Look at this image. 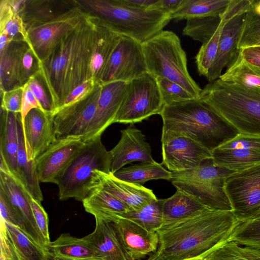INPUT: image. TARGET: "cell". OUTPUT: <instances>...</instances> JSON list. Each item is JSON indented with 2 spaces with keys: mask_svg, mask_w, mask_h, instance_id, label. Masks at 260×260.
<instances>
[{
  "mask_svg": "<svg viewBox=\"0 0 260 260\" xmlns=\"http://www.w3.org/2000/svg\"><path fill=\"white\" fill-rule=\"evenodd\" d=\"M164 107L156 79L149 73L127 83L114 123L134 124L160 114Z\"/></svg>",
  "mask_w": 260,
  "mask_h": 260,
  "instance_id": "obj_9",
  "label": "cell"
},
{
  "mask_svg": "<svg viewBox=\"0 0 260 260\" xmlns=\"http://www.w3.org/2000/svg\"><path fill=\"white\" fill-rule=\"evenodd\" d=\"M112 224L129 260H142L157 250L159 241L156 232L148 231L122 217Z\"/></svg>",
  "mask_w": 260,
  "mask_h": 260,
  "instance_id": "obj_17",
  "label": "cell"
},
{
  "mask_svg": "<svg viewBox=\"0 0 260 260\" xmlns=\"http://www.w3.org/2000/svg\"><path fill=\"white\" fill-rule=\"evenodd\" d=\"M156 81L164 106L196 99L180 85L163 78Z\"/></svg>",
  "mask_w": 260,
  "mask_h": 260,
  "instance_id": "obj_43",
  "label": "cell"
},
{
  "mask_svg": "<svg viewBox=\"0 0 260 260\" xmlns=\"http://www.w3.org/2000/svg\"><path fill=\"white\" fill-rule=\"evenodd\" d=\"M12 40H13L7 35L1 33L0 36V51L4 50Z\"/></svg>",
  "mask_w": 260,
  "mask_h": 260,
  "instance_id": "obj_57",
  "label": "cell"
},
{
  "mask_svg": "<svg viewBox=\"0 0 260 260\" xmlns=\"http://www.w3.org/2000/svg\"><path fill=\"white\" fill-rule=\"evenodd\" d=\"M34 108H40L41 109V106L33 93L28 86L25 84L23 86V93L20 112L22 123L24 122L25 117L28 112Z\"/></svg>",
  "mask_w": 260,
  "mask_h": 260,
  "instance_id": "obj_52",
  "label": "cell"
},
{
  "mask_svg": "<svg viewBox=\"0 0 260 260\" xmlns=\"http://www.w3.org/2000/svg\"><path fill=\"white\" fill-rule=\"evenodd\" d=\"M23 86L6 91L1 93L2 109L13 113H20Z\"/></svg>",
  "mask_w": 260,
  "mask_h": 260,
  "instance_id": "obj_47",
  "label": "cell"
},
{
  "mask_svg": "<svg viewBox=\"0 0 260 260\" xmlns=\"http://www.w3.org/2000/svg\"><path fill=\"white\" fill-rule=\"evenodd\" d=\"M160 200L161 227L174 224L210 209L192 196L179 189L171 197Z\"/></svg>",
  "mask_w": 260,
  "mask_h": 260,
  "instance_id": "obj_31",
  "label": "cell"
},
{
  "mask_svg": "<svg viewBox=\"0 0 260 260\" xmlns=\"http://www.w3.org/2000/svg\"><path fill=\"white\" fill-rule=\"evenodd\" d=\"M260 46V15L251 9L245 13L238 49Z\"/></svg>",
  "mask_w": 260,
  "mask_h": 260,
  "instance_id": "obj_42",
  "label": "cell"
},
{
  "mask_svg": "<svg viewBox=\"0 0 260 260\" xmlns=\"http://www.w3.org/2000/svg\"><path fill=\"white\" fill-rule=\"evenodd\" d=\"M85 143L82 138L57 139L35 159L39 181L57 184L60 177Z\"/></svg>",
  "mask_w": 260,
  "mask_h": 260,
  "instance_id": "obj_16",
  "label": "cell"
},
{
  "mask_svg": "<svg viewBox=\"0 0 260 260\" xmlns=\"http://www.w3.org/2000/svg\"><path fill=\"white\" fill-rule=\"evenodd\" d=\"M22 68L24 77L26 82L32 76L39 74V61L30 46L24 53Z\"/></svg>",
  "mask_w": 260,
  "mask_h": 260,
  "instance_id": "obj_51",
  "label": "cell"
},
{
  "mask_svg": "<svg viewBox=\"0 0 260 260\" xmlns=\"http://www.w3.org/2000/svg\"><path fill=\"white\" fill-rule=\"evenodd\" d=\"M79 5L78 0H25L18 14L27 30L55 19Z\"/></svg>",
  "mask_w": 260,
  "mask_h": 260,
  "instance_id": "obj_27",
  "label": "cell"
},
{
  "mask_svg": "<svg viewBox=\"0 0 260 260\" xmlns=\"http://www.w3.org/2000/svg\"><path fill=\"white\" fill-rule=\"evenodd\" d=\"M162 132L185 135L212 151L239 132L200 99L164 106Z\"/></svg>",
  "mask_w": 260,
  "mask_h": 260,
  "instance_id": "obj_3",
  "label": "cell"
},
{
  "mask_svg": "<svg viewBox=\"0 0 260 260\" xmlns=\"http://www.w3.org/2000/svg\"><path fill=\"white\" fill-rule=\"evenodd\" d=\"M89 14L79 4L78 6L55 19L28 29V45L39 62L46 59L61 39Z\"/></svg>",
  "mask_w": 260,
  "mask_h": 260,
  "instance_id": "obj_11",
  "label": "cell"
},
{
  "mask_svg": "<svg viewBox=\"0 0 260 260\" xmlns=\"http://www.w3.org/2000/svg\"><path fill=\"white\" fill-rule=\"evenodd\" d=\"M251 9L256 14L260 15V1L253 0Z\"/></svg>",
  "mask_w": 260,
  "mask_h": 260,
  "instance_id": "obj_59",
  "label": "cell"
},
{
  "mask_svg": "<svg viewBox=\"0 0 260 260\" xmlns=\"http://www.w3.org/2000/svg\"><path fill=\"white\" fill-rule=\"evenodd\" d=\"M85 142L58 180L61 201L73 198L82 202L94 187L95 171L111 172V154L103 144L101 136Z\"/></svg>",
  "mask_w": 260,
  "mask_h": 260,
  "instance_id": "obj_7",
  "label": "cell"
},
{
  "mask_svg": "<svg viewBox=\"0 0 260 260\" xmlns=\"http://www.w3.org/2000/svg\"><path fill=\"white\" fill-rule=\"evenodd\" d=\"M233 172L215 165L211 158L194 168L171 172L170 181L177 189L192 196L210 209L232 211L224 182Z\"/></svg>",
  "mask_w": 260,
  "mask_h": 260,
  "instance_id": "obj_8",
  "label": "cell"
},
{
  "mask_svg": "<svg viewBox=\"0 0 260 260\" xmlns=\"http://www.w3.org/2000/svg\"><path fill=\"white\" fill-rule=\"evenodd\" d=\"M183 1L184 0H158L155 9L161 10L171 15L180 8Z\"/></svg>",
  "mask_w": 260,
  "mask_h": 260,
  "instance_id": "obj_55",
  "label": "cell"
},
{
  "mask_svg": "<svg viewBox=\"0 0 260 260\" xmlns=\"http://www.w3.org/2000/svg\"><path fill=\"white\" fill-rule=\"evenodd\" d=\"M0 189L8 197L24 225V233L48 251V245L35 221L27 198V190L21 182L10 173L0 171Z\"/></svg>",
  "mask_w": 260,
  "mask_h": 260,
  "instance_id": "obj_20",
  "label": "cell"
},
{
  "mask_svg": "<svg viewBox=\"0 0 260 260\" xmlns=\"http://www.w3.org/2000/svg\"><path fill=\"white\" fill-rule=\"evenodd\" d=\"M231 0H184L180 8L171 15L176 21L206 17H219Z\"/></svg>",
  "mask_w": 260,
  "mask_h": 260,
  "instance_id": "obj_36",
  "label": "cell"
},
{
  "mask_svg": "<svg viewBox=\"0 0 260 260\" xmlns=\"http://www.w3.org/2000/svg\"><path fill=\"white\" fill-rule=\"evenodd\" d=\"M94 231L84 239L103 260H129L117 237L112 222L95 220Z\"/></svg>",
  "mask_w": 260,
  "mask_h": 260,
  "instance_id": "obj_30",
  "label": "cell"
},
{
  "mask_svg": "<svg viewBox=\"0 0 260 260\" xmlns=\"http://www.w3.org/2000/svg\"><path fill=\"white\" fill-rule=\"evenodd\" d=\"M244 14L237 15L224 25L220 38L217 54L206 77L209 83L220 77L238 55V43L241 32Z\"/></svg>",
  "mask_w": 260,
  "mask_h": 260,
  "instance_id": "obj_23",
  "label": "cell"
},
{
  "mask_svg": "<svg viewBox=\"0 0 260 260\" xmlns=\"http://www.w3.org/2000/svg\"><path fill=\"white\" fill-rule=\"evenodd\" d=\"M94 185L101 186L131 210H137L157 199L151 189L142 185L126 182L111 172L95 171Z\"/></svg>",
  "mask_w": 260,
  "mask_h": 260,
  "instance_id": "obj_21",
  "label": "cell"
},
{
  "mask_svg": "<svg viewBox=\"0 0 260 260\" xmlns=\"http://www.w3.org/2000/svg\"><path fill=\"white\" fill-rule=\"evenodd\" d=\"M161 164L172 172L189 170L212 158L211 151L182 134L162 132Z\"/></svg>",
  "mask_w": 260,
  "mask_h": 260,
  "instance_id": "obj_14",
  "label": "cell"
},
{
  "mask_svg": "<svg viewBox=\"0 0 260 260\" xmlns=\"http://www.w3.org/2000/svg\"><path fill=\"white\" fill-rule=\"evenodd\" d=\"M113 175L121 180L140 185L151 180L162 179L171 181L172 177L171 172L156 161L153 163L141 162L122 168Z\"/></svg>",
  "mask_w": 260,
  "mask_h": 260,
  "instance_id": "obj_37",
  "label": "cell"
},
{
  "mask_svg": "<svg viewBox=\"0 0 260 260\" xmlns=\"http://www.w3.org/2000/svg\"><path fill=\"white\" fill-rule=\"evenodd\" d=\"M110 151L112 156L111 172L113 174L124 166L135 161L155 162L144 135L133 124L121 130L119 142Z\"/></svg>",
  "mask_w": 260,
  "mask_h": 260,
  "instance_id": "obj_18",
  "label": "cell"
},
{
  "mask_svg": "<svg viewBox=\"0 0 260 260\" xmlns=\"http://www.w3.org/2000/svg\"><path fill=\"white\" fill-rule=\"evenodd\" d=\"M211 154L215 165L234 171L260 164V137L239 134Z\"/></svg>",
  "mask_w": 260,
  "mask_h": 260,
  "instance_id": "obj_15",
  "label": "cell"
},
{
  "mask_svg": "<svg viewBox=\"0 0 260 260\" xmlns=\"http://www.w3.org/2000/svg\"><path fill=\"white\" fill-rule=\"evenodd\" d=\"M92 16L94 27L90 71L91 79L95 82L100 83L106 66L121 36L111 30L98 17Z\"/></svg>",
  "mask_w": 260,
  "mask_h": 260,
  "instance_id": "obj_24",
  "label": "cell"
},
{
  "mask_svg": "<svg viewBox=\"0 0 260 260\" xmlns=\"http://www.w3.org/2000/svg\"><path fill=\"white\" fill-rule=\"evenodd\" d=\"M27 195L36 223L49 247L51 241L48 229V215L41 205V203L34 199L28 191Z\"/></svg>",
  "mask_w": 260,
  "mask_h": 260,
  "instance_id": "obj_45",
  "label": "cell"
},
{
  "mask_svg": "<svg viewBox=\"0 0 260 260\" xmlns=\"http://www.w3.org/2000/svg\"><path fill=\"white\" fill-rule=\"evenodd\" d=\"M199 99L240 134L260 136V93L218 79Z\"/></svg>",
  "mask_w": 260,
  "mask_h": 260,
  "instance_id": "obj_4",
  "label": "cell"
},
{
  "mask_svg": "<svg viewBox=\"0 0 260 260\" xmlns=\"http://www.w3.org/2000/svg\"><path fill=\"white\" fill-rule=\"evenodd\" d=\"M253 0H231L224 12L220 15V21L212 37L202 44L195 57L199 74L206 77L216 57L223 28L233 17L248 11Z\"/></svg>",
  "mask_w": 260,
  "mask_h": 260,
  "instance_id": "obj_26",
  "label": "cell"
},
{
  "mask_svg": "<svg viewBox=\"0 0 260 260\" xmlns=\"http://www.w3.org/2000/svg\"><path fill=\"white\" fill-rule=\"evenodd\" d=\"M224 190L240 222L257 217L260 214V164L232 172L226 178Z\"/></svg>",
  "mask_w": 260,
  "mask_h": 260,
  "instance_id": "obj_10",
  "label": "cell"
},
{
  "mask_svg": "<svg viewBox=\"0 0 260 260\" xmlns=\"http://www.w3.org/2000/svg\"><path fill=\"white\" fill-rule=\"evenodd\" d=\"M240 222L232 211L208 209L156 231L167 260H202L229 241Z\"/></svg>",
  "mask_w": 260,
  "mask_h": 260,
  "instance_id": "obj_2",
  "label": "cell"
},
{
  "mask_svg": "<svg viewBox=\"0 0 260 260\" xmlns=\"http://www.w3.org/2000/svg\"><path fill=\"white\" fill-rule=\"evenodd\" d=\"M202 260H260V249L242 246L229 240L213 250Z\"/></svg>",
  "mask_w": 260,
  "mask_h": 260,
  "instance_id": "obj_39",
  "label": "cell"
},
{
  "mask_svg": "<svg viewBox=\"0 0 260 260\" xmlns=\"http://www.w3.org/2000/svg\"><path fill=\"white\" fill-rule=\"evenodd\" d=\"M122 218L129 219L150 232H156L162 224L161 202L155 199L137 210L124 213Z\"/></svg>",
  "mask_w": 260,
  "mask_h": 260,
  "instance_id": "obj_38",
  "label": "cell"
},
{
  "mask_svg": "<svg viewBox=\"0 0 260 260\" xmlns=\"http://www.w3.org/2000/svg\"><path fill=\"white\" fill-rule=\"evenodd\" d=\"M29 47L23 40H12L0 51L1 93L23 87L26 83L22 68V58Z\"/></svg>",
  "mask_w": 260,
  "mask_h": 260,
  "instance_id": "obj_25",
  "label": "cell"
},
{
  "mask_svg": "<svg viewBox=\"0 0 260 260\" xmlns=\"http://www.w3.org/2000/svg\"><path fill=\"white\" fill-rule=\"evenodd\" d=\"M239 52L246 61L260 68V46L246 48Z\"/></svg>",
  "mask_w": 260,
  "mask_h": 260,
  "instance_id": "obj_54",
  "label": "cell"
},
{
  "mask_svg": "<svg viewBox=\"0 0 260 260\" xmlns=\"http://www.w3.org/2000/svg\"><path fill=\"white\" fill-rule=\"evenodd\" d=\"M89 13L98 17L116 34L143 43L169 23L171 15L159 10L139 9L122 0H78Z\"/></svg>",
  "mask_w": 260,
  "mask_h": 260,
  "instance_id": "obj_5",
  "label": "cell"
},
{
  "mask_svg": "<svg viewBox=\"0 0 260 260\" xmlns=\"http://www.w3.org/2000/svg\"><path fill=\"white\" fill-rule=\"evenodd\" d=\"M219 79L260 93V68L246 61L240 52Z\"/></svg>",
  "mask_w": 260,
  "mask_h": 260,
  "instance_id": "obj_34",
  "label": "cell"
},
{
  "mask_svg": "<svg viewBox=\"0 0 260 260\" xmlns=\"http://www.w3.org/2000/svg\"><path fill=\"white\" fill-rule=\"evenodd\" d=\"M146 260H167L158 248L154 253L151 254Z\"/></svg>",
  "mask_w": 260,
  "mask_h": 260,
  "instance_id": "obj_58",
  "label": "cell"
},
{
  "mask_svg": "<svg viewBox=\"0 0 260 260\" xmlns=\"http://www.w3.org/2000/svg\"><path fill=\"white\" fill-rule=\"evenodd\" d=\"M48 250L52 259L55 260H79L96 256L84 237L76 238L70 234H62L50 242Z\"/></svg>",
  "mask_w": 260,
  "mask_h": 260,
  "instance_id": "obj_33",
  "label": "cell"
},
{
  "mask_svg": "<svg viewBox=\"0 0 260 260\" xmlns=\"http://www.w3.org/2000/svg\"><path fill=\"white\" fill-rule=\"evenodd\" d=\"M22 124L26 143L35 160L57 140L53 114L34 108L28 112Z\"/></svg>",
  "mask_w": 260,
  "mask_h": 260,
  "instance_id": "obj_22",
  "label": "cell"
},
{
  "mask_svg": "<svg viewBox=\"0 0 260 260\" xmlns=\"http://www.w3.org/2000/svg\"><path fill=\"white\" fill-rule=\"evenodd\" d=\"M230 240L241 245L260 249V214L252 219L240 222Z\"/></svg>",
  "mask_w": 260,
  "mask_h": 260,
  "instance_id": "obj_41",
  "label": "cell"
},
{
  "mask_svg": "<svg viewBox=\"0 0 260 260\" xmlns=\"http://www.w3.org/2000/svg\"><path fill=\"white\" fill-rule=\"evenodd\" d=\"M1 219L15 225L24 232V223L6 194L0 189Z\"/></svg>",
  "mask_w": 260,
  "mask_h": 260,
  "instance_id": "obj_46",
  "label": "cell"
},
{
  "mask_svg": "<svg viewBox=\"0 0 260 260\" xmlns=\"http://www.w3.org/2000/svg\"><path fill=\"white\" fill-rule=\"evenodd\" d=\"M94 27L93 16L90 13L61 39L46 59L39 62V75L50 96L53 114L62 107L74 89L91 79L90 63Z\"/></svg>",
  "mask_w": 260,
  "mask_h": 260,
  "instance_id": "obj_1",
  "label": "cell"
},
{
  "mask_svg": "<svg viewBox=\"0 0 260 260\" xmlns=\"http://www.w3.org/2000/svg\"><path fill=\"white\" fill-rule=\"evenodd\" d=\"M102 90V84L96 82L85 96L61 108L53 114L57 139L66 138L83 139L95 113Z\"/></svg>",
  "mask_w": 260,
  "mask_h": 260,
  "instance_id": "obj_12",
  "label": "cell"
},
{
  "mask_svg": "<svg viewBox=\"0 0 260 260\" xmlns=\"http://www.w3.org/2000/svg\"><path fill=\"white\" fill-rule=\"evenodd\" d=\"M85 211L95 220L115 222L131 209L99 185H95L82 201Z\"/></svg>",
  "mask_w": 260,
  "mask_h": 260,
  "instance_id": "obj_28",
  "label": "cell"
},
{
  "mask_svg": "<svg viewBox=\"0 0 260 260\" xmlns=\"http://www.w3.org/2000/svg\"><path fill=\"white\" fill-rule=\"evenodd\" d=\"M26 84L38 101L41 109L53 115L54 110L48 91L39 74L31 77Z\"/></svg>",
  "mask_w": 260,
  "mask_h": 260,
  "instance_id": "obj_44",
  "label": "cell"
},
{
  "mask_svg": "<svg viewBox=\"0 0 260 260\" xmlns=\"http://www.w3.org/2000/svg\"><path fill=\"white\" fill-rule=\"evenodd\" d=\"M142 44L148 73L174 82L199 99L202 89L190 75L186 54L174 32L163 30Z\"/></svg>",
  "mask_w": 260,
  "mask_h": 260,
  "instance_id": "obj_6",
  "label": "cell"
},
{
  "mask_svg": "<svg viewBox=\"0 0 260 260\" xmlns=\"http://www.w3.org/2000/svg\"><path fill=\"white\" fill-rule=\"evenodd\" d=\"M1 33L7 35L13 40H23L28 44L27 31L19 14H16L9 21L4 29L0 31Z\"/></svg>",
  "mask_w": 260,
  "mask_h": 260,
  "instance_id": "obj_48",
  "label": "cell"
},
{
  "mask_svg": "<svg viewBox=\"0 0 260 260\" xmlns=\"http://www.w3.org/2000/svg\"><path fill=\"white\" fill-rule=\"evenodd\" d=\"M220 17H206L186 20L182 34L205 44L212 37L220 23Z\"/></svg>",
  "mask_w": 260,
  "mask_h": 260,
  "instance_id": "obj_40",
  "label": "cell"
},
{
  "mask_svg": "<svg viewBox=\"0 0 260 260\" xmlns=\"http://www.w3.org/2000/svg\"><path fill=\"white\" fill-rule=\"evenodd\" d=\"M25 0H1L0 2V31L13 17L18 14Z\"/></svg>",
  "mask_w": 260,
  "mask_h": 260,
  "instance_id": "obj_49",
  "label": "cell"
},
{
  "mask_svg": "<svg viewBox=\"0 0 260 260\" xmlns=\"http://www.w3.org/2000/svg\"><path fill=\"white\" fill-rule=\"evenodd\" d=\"M96 83V82L91 79L77 87L67 97L62 107L72 104L85 96L93 89Z\"/></svg>",
  "mask_w": 260,
  "mask_h": 260,
  "instance_id": "obj_53",
  "label": "cell"
},
{
  "mask_svg": "<svg viewBox=\"0 0 260 260\" xmlns=\"http://www.w3.org/2000/svg\"><path fill=\"white\" fill-rule=\"evenodd\" d=\"M125 5L142 10H155V6L158 0H122Z\"/></svg>",
  "mask_w": 260,
  "mask_h": 260,
  "instance_id": "obj_56",
  "label": "cell"
},
{
  "mask_svg": "<svg viewBox=\"0 0 260 260\" xmlns=\"http://www.w3.org/2000/svg\"><path fill=\"white\" fill-rule=\"evenodd\" d=\"M3 220L7 234L21 260H50L51 256L47 249L36 242L17 226Z\"/></svg>",
  "mask_w": 260,
  "mask_h": 260,
  "instance_id": "obj_35",
  "label": "cell"
},
{
  "mask_svg": "<svg viewBox=\"0 0 260 260\" xmlns=\"http://www.w3.org/2000/svg\"><path fill=\"white\" fill-rule=\"evenodd\" d=\"M18 113L1 109L0 155L6 160L12 175L19 180L17 165Z\"/></svg>",
  "mask_w": 260,
  "mask_h": 260,
  "instance_id": "obj_32",
  "label": "cell"
},
{
  "mask_svg": "<svg viewBox=\"0 0 260 260\" xmlns=\"http://www.w3.org/2000/svg\"><path fill=\"white\" fill-rule=\"evenodd\" d=\"M52 260H55V259H52ZM79 260H103V259L99 257L94 256V257H89V258L81 259H79Z\"/></svg>",
  "mask_w": 260,
  "mask_h": 260,
  "instance_id": "obj_60",
  "label": "cell"
},
{
  "mask_svg": "<svg viewBox=\"0 0 260 260\" xmlns=\"http://www.w3.org/2000/svg\"><path fill=\"white\" fill-rule=\"evenodd\" d=\"M147 73L142 43L121 36L100 83L102 84L115 81L128 83Z\"/></svg>",
  "mask_w": 260,
  "mask_h": 260,
  "instance_id": "obj_13",
  "label": "cell"
},
{
  "mask_svg": "<svg viewBox=\"0 0 260 260\" xmlns=\"http://www.w3.org/2000/svg\"><path fill=\"white\" fill-rule=\"evenodd\" d=\"M1 260H21L1 219Z\"/></svg>",
  "mask_w": 260,
  "mask_h": 260,
  "instance_id": "obj_50",
  "label": "cell"
},
{
  "mask_svg": "<svg viewBox=\"0 0 260 260\" xmlns=\"http://www.w3.org/2000/svg\"><path fill=\"white\" fill-rule=\"evenodd\" d=\"M18 151L17 165L19 180L32 197L40 203L43 196L39 184L35 160L29 146L25 142L20 113L17 115Z\"/></svg>",
  "mask_w": 260,
  "mask_h": 260,
  "instance_id": "obj_29",
  "label": "cell"
},
{
  "mask_svg": "<svg viewBox=\"0 0 260 260\" xmlns=\"http://www.w3.org/2000/svg\"><path fill=\"white\" fill-rule=\"evenodd\" d=\"M127 83L115 81L102 84L95 113L83 138L87 141L102 134L114 120L121 104Z\"/></svg>",
  "mask_w": 260,
  "mask_h": 260,
  "instance_id": "obj_19",
  "label": "cell"
}]
</instances>
